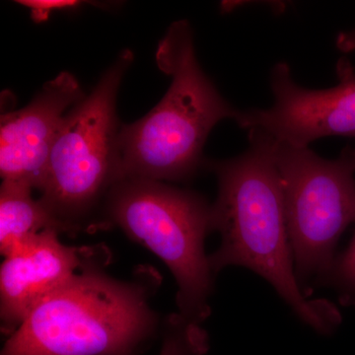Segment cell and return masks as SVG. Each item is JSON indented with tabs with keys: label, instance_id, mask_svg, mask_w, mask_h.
<instances>
[{
	"label": "cell",
	"instance_id": "5",
	"mask_svg": "<svg viewBox=\"0 0 355 355\" xmlns=\"http://www.w3.org/2000/svg\"><path fill=\"white\" fill-rule=\"evenodd\" d=\"M132 60V51H121L91 94L70 110L51 149L39 200L69 234L87 226L121 180L116 97Z\"/></svg>",
	"mask_w": 355,
	"mask_h": 355
},
{
	"label": "cell",
	"instance_id": "13",
	"mask_svg": "<svg viewBox=\"0 0 355 355\" xmlns=\"http://www.w3.org/2000/svg\"><path fill=\"white\" fill-rule=\"evenodd\" d=\"M16 2L31 10L32 19L36 23L48 20L51 13L73 10L84 3L78 0H19Z\"/></svg>",
	"mask_w": 355,
	"mask_h": 355
},
{
	"label": "cell",
	"instance_id": "4",
	"mask_svg": "<svg viewBox=\"0 0 355 355\" xmlns=\"http://www.w3.org/2000/svg\"><path fill=\"white\" fill-rule=\"evenodd\" d=\"M105 217L104 226H118L171 270L182 317L198 324L209 317L216 275L205 249L214 232L211 205L205 198L163 182L127 178L110 191Z\"/></svg>",
	"mask_w": 355,
	"mask_h": 355
},
{
	"label": "cell",
	"instance_id": "11",
	"mask_svg": "<svg viewBox=\"0 0 355 355\" xmlns=\"http://www.w3.org/2000/svg\"><path fill=\"white\" fill-rule=\"evenodd\" d=\"M162 336L159 355H203L209 349V338L200 324L187 321L179 313L163 322Z\"/></svg>",
	"mask_w": 355,
	"mask_h": 355
},
{
	"label": "cell",
	"instance_id": "9",
	"mask_svg": "<svg viewBox=\"0 0 355 355\" xmlns=\"http://www.w3.org/2000/svg\"><path fill=\"white\" fill-rule=\"evenodd\" d=\"M60 235L55 230L43 231L4 258L0 268V319L6 335H12L33 311L96 256L91 249L67 246Z\"/></svg>",
	"mask_w": 355,
	"mask_h": 355
},
{
	"label": "cell",
	"instance_id": "8",
	"mask_svg": "<svg viewBox=\"0 0 355 355\" xmlns=\"http://www.w3.org/2000/svg\"><path fill=\"white\" fill-rule=\"evenodd\" d=\"M86 95L76 76L62 72L24 108L1 114L0 174L40 191L51 149L70 110Z\"/></svg>",
	"mask_w": 355,
	"mask_h": 355
},
{
	"label": "cell",
	"instance_id": "15",
	"mask_svg": "<svg viewBox=\"0 0 355 355\" xmlns=\"http://www.w3.org/2000/svg\"><path fill=\"white\" fill-rule=\"evenodd\" d=\"M352 156H354V162H355V148H352Z\"/></svg>",
	"mask_w": 355,
	"mask_h": 355
},
{
	"label": "cell",
	"instance_id": "2",
	"mask_svg": "<svg viewBox=\"0 0 355 355\" xmlns=\"http://www.w3.org/2000/svg\"><path fill=\"white\" fill-rule=\"evenodd\" d=\"M94 258H97L95 256ZM91 259L33 311L0 355H139L157 335L150 305L160 284L153 268L114 279Z\"/></svg>",
	"mask_w": 355,
	"mask_h": 355
},
{
	"label": "cell",
	"instance_id": "12",
	"mask_svg": "<svg viewBox=\"0 0 355 355\" xmlns=\"http://www.w3.org/2000/svg\"><path fill=\"white\" fill-rule=\"evenodd\" d=\"M324 286L336 291L343 305L355 308V232L347 249L336 256Z\"/></svg>",
	"mask_w": 355,
	"mask_h": 355
},
{
	"label": "cell",
	"instance_id": "3",
	"mask_svg": "<svg viewBox=\"0 0 355 355\" xmlns=\"http://www.w3.org/2000/svg\"><path fill=\"white\" fill-rule=\"evenodd\" d=\"M156 62L171 76V85L144 118L121 125V180L187 181L203 167V146L212 128L225 119L236 121L240 111L222 97L198 64L188 21L170 26L158 44Z\"/></svg>",
	"mask_w": 355,
	"mask_h": 355
},
{
	"label": "cell",
	"instance_id": "6",
	"mask_svg": "<svg viewBox=\"0 0 355 355\" xmlns=\"http://www.w3.org/2000/svg\"><path fill=\"white\" fill-rule=\"evenodd\" d=\"M287 231L294 270L306 297L324 286L340 236L355 221V162L352 148L328 160L309 147L275 139Z\"/></svg>",
	"mask_w": 355,
	"mask_h": 355
},
{
	"label": "cell",
	"instance_id": "10",
	"mask_svg": "<svg viewBox=\"0 0 355 355\" xmlns=\"http://www.w3.org/2000/svg\"><path fill=\"white\" fill-rule=\"evenodd\" d=\"M33 189L17 182L2 181L0 188V253L6 258L21 243L46 230L67 233V229L33 198Z\"/></svg>",
	"mask_w": 355,
	"mask_h": 355
},
{
	"label": "cell",
	"instance_id": "7",
	"mask_svg": "<svg viewBox=\"0 0 355 355\" xmlns=\"http://www.w3.org/2000/svg\"><path fill=\"white\" fill-rule=\"evenodd\" d=\"M338 84L313 90L301 87L291 67L280 62L270 73L275 103L268 109L240 111L236 123L243 130H261L273 139L308 147L324 137H355V69L347 58L336 64Z\"/></svg>",
	"mask_w": 355,
	"mask_h": 355
},
{
	"label": "cell",
	"instance_id": "14",
	"mask_svg": "<svg viewBox=\"0 0 355 355\" xmlns=\"http://www.w3.org/2000/svg\"><path fill=\"white\" fill-rule=\"evenodd\" d=\"M336 46L343 53L355 51V29L349 32H342L338 35Z\"/></svg>",
	"mask_w": 355,
	"mask_h": 355
},
{
	"label": "cell",
	"instance_id": "1",
	"mask_svg": "<svg viewBox=\"0 0 355 355\" xmlns=\"http://www.w3.org/2000/svg\"><path fill=\"white\" fill-rule=\"evenodd\" d=\"M248 132L245 153L203 163L218 182L211 224L221 243L209 256L212 272L216 275L229 266L251 270L273 287L300 321L328 335L342 323V316L334 303L306 297L299 286L275 163V139L261 130Z\"/></svg>",
	"mask_w": 355,
	"mask_h": 355
}]
</instances>
